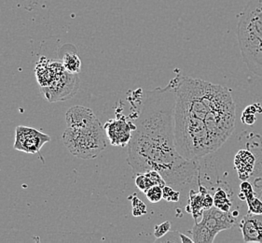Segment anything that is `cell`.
<instances>
[{"instance_id":"1","label":"cell","mask_w":262,"mask_h":243,"mask_svg":"<svg viewBox=\"0 0 262 243\" xmlns=\"http://www.w3.org/2000/svg\"><path fill=\"white\" fill-rule=\"evenodd\" d=\"M173 79L163 88L147 91L128 144L127 163L134 174L156 170L166 185L177 190L189 185L197 174L196 161L184 158L174 144Z\"/></svg>"},{"instance_id":"2","label":"cell","mask_w":262,"mask_h":243,"mask_svg":"<svg viewBox=\"0 0 262 243\" xmlns=\"http://www.w3.org/2000/svg\"><path fill=\"white\" fill-rule=\"evenodd\" d=\"M173 134L177 143L196 152H216L235 129L236 106L222 85L178 75Z\"/></svg>"},{"instance_id":"3","label":"cell","mask_w":262,"mask_h":243,"mask_svg":"<svg viewBox=\"0 0 262 243\" xmlns=\"http://www.w3.org/2000/svg\"><path fill=\"white\" fill-rule=\"evenodd\" d=\"M242 57L253 74L262 77V0H250L237 27Z\"/></svg>"},{"instance_id":"4","label":"cell","mask_w":262,"mask_h":243,"mask_svg":"<svg viewBox=\"0 0 262 243\" xmlns=\"http://www.w3.org/2000/svg\"><path fill=\"white\" fill-rule=\"evenodd\" d=\"M106 134L97 117L67 125L63 143L71 154L84 160L95 159L106 148Z\"/></svg>"},{"instance_id":"5","label":"cell","mask_w":262,"mask_h":243,"mask_svg":"<svg viewBox=\"0 0 262 243\" xmlns=\"http://www.w3.org/2000/svg\"><path fill=\"white\" fill-rule=\"evenodd\" d=\"M236 224L233 213L213 206L203 212L202 221L195 222L191 230L194 243L214 242L219 233L231 229Z\"/></svg>"},{"instance_id":"6","label":"cell","mask_w":262,"mask_h":243,"mask_svg":"<svg viewBox=\"0 0 262 243\" xmlns=\"http://www.w3.org/2000/svg\"><path fill=\"white\" fill-rule=\"evenodd\" d=\"M51 140L50 136L32 127L19 126L16 127L15 143L13 147L25 153H39L44 144Z\"/></svg>"},{"instance_id":"7","label":"cell","mask_w":262,"mask_h":243,"mask_svg":"<svg viewBox=\"0 0 262 243\" xmlns=\"http://www.w3.org/2000/svg\"><path fill=\"white\" fill-rule=\"evenodd\" d=\"M79 85V77L68 71L47 88H43L44 96L50 102H57L69 99L73 96Z\"/></svg>"},{"instance_id":"8","label":"cell","mask_w":262,"mask_h":243,"mask_svg":"<svg viewBox=\"0 0 262 243\" xmlns=\"http://www.w3.org/2000/svg\"><path fill=\"white\" fill-rule=\"evenodd\" d=\"M104 128L107 139L113 146L124 147L130 143L136 125L122 116L106 121Z\"/></svg>"},{"instance_id":"9","label":"cell","mask_w":262,"mask_h":243,"mask_svg":"<svg viewBox=\"0 0 262 243\" xmlns=\"http://www.w3.org/2000/svg\"><path fill=\"white\" fill-rule=\"evenodd\" d=\"M67 72L62 61L42 58L36 66V75L41 89L47 88Z\"/></svg>"},{"instance_id":"10","label":"cell","mask_w":262,"mask_h":243,"mask_svg":"<svg viewBox=\"0 0 262 243\" xmlns=\"http://www.w3.org/2000/svg\"><path fill=\"white\" fill-rule=\"evenodd\" d=\"M245 242L262 243V214L247 212L240 222Z\"/></svg>"},{"instance_id":"11","label":"cell","mask_w":262,"mask_h":243,"mask_svg":"<svg viewBox=\"0 0 262 243\" xmlns=\"http://www.w3.org/2000/svg\"><path fill=\"white\" fill-rule=\"evenodd\" d=\"M198 187H199L198 193L194 192L193 190H190L189 192V204L186 208V211L192 215L195 222H197V219L199 217L203 216V212L205 211L204 198H205V193L208 192L205 186L202 185L199 171H198Z\"/></svg>"},{"instance_id":"12","label":"cell","mask_w":262,"mask_h":243,"mask_svg":"<svg viewBox=\"0 0 262 243\" xmlns=\"http://www.w3.org/2000/svg\"><path fill=\"white\" fill-rule=\"evenodd\" d=\"M255 157L247 150H241L236 154L234 159V167L242 180H247L254 170Z\"/></svg>"},{"instance_id":"13","label":"cell","mask_w":262,"mask_h":243,"mask_svg":"<svg viewBox=\"0 0 262 243\" xmlns=\"http://www.w3.org/2000/svg\"><path fill=\"white\" fill-rule=\"evenodd\" d=\"M63 68L71 74H78L81 69V61L78 53L69 52L62 58Z\"/></svg>"},{"instance_id":"14","label":"cell","mask_w":262,"mask_h":243,"mask_svg":"<svg viewBox=\"0 0 262 243\" xmlns=\"http://www.w3.org/2000/svg\"><path fill=\"white\" fill-rule=\"evenodd\" d=\"M214 206L216 207L223 212H230L231 207V201L227 195L226 191L221 187H219L214 195Z\"/></svg>"},{"instance_id":"15","label":"cell","mask_w":262,"mask_h":243,"mask_svg":"<svg viewBox=\"0 0 262 243\" xmlns=\"http://www.w3.org/2000/svg\"><path fill=\"white\" fill-rule=\"evenodd\" d=\"M258 104H254V105H250L247 106L245 111L243 112V115L241 117V120L245 125L247 126H252L255 124V121H257V107Z\"/></svg>"},{"instance_id":"16","label":"cell","mask_w":262,"mask_h":243,"mask_svg":"<svg viewBox=\"0 0 262 243\" xmlns=\"http://www.w3.org/2000/svg\"><path fill=\"white\" fill-rule=\"evenodd\" d=\"M136 176H137V177H136V185H137V188L141 191V192H143V193L146 194V192H147L151 186H153L151 180L149 179L148 175H147L146 172H144V173H138V174L136 175Z\"/></svg>"},{"instance_id":"17","label":"cell","mask_w":262,"mask_h":243,"mask_svg":"<svg viewBox=\"0 0 262 243\" xmlns=\"http://www.w3.org/2000/svg\"><path fill=\"white\" fill-rule=\"evenodd\" d=\"M146 196L151 203L160 202L163 199V187L160 185H153L146 192Z\"/></svg>"},{"instance_id":"18","label":"cell","mask_w":262,"mask_h":243,"mask_svg":"<svg viewBox=\"0 0 262 243\" xmlns=\"http://www.w3.org/2000/svg\"><path fill=\"white\" fill-rule=\"evenodd\" d=\"M180 198V192L174 190L172 186L166 185L163 187V199L168 202H178Z\"/></svg>"},{"instance_id":"19","label":"cell","mask_w":262,"mask_h":243,"mask_svg":"<svg viewBox=\"0 0 262 243\" xmlns=\"http://www.w3.org/2000/svg\"><path fill=\"white\" fill-rule=\"evenodd\" d=\"M132 205H133V215L135 217H139L147 213V206L143 203L138 197L135 196L132 198Z\"/></svg>"},{"instance_id":"20","label":"cell","mask_w":262,"mask_h":243,"mask_svg":"<svg viewBox=\"0 0 262 243\" xmlns=\"http://www.w3.org/2000/svg\"><path fill=\"white\" fill-rule=\"evenodd\" d=\"M171 230V222L169 221H165L161 225L155 226L154 228V236L156 239L163 238L165 235H167L168 233Z\"/></svg>"},{"instance_id":"21","label":"cell","mask_w":262,"mask_h":243,"mask_svg":"<svg viewBox=\"0 0 262 243\" xmlns=\"http://www.w3.org/2000/svg\"><path fill=\"white\" fill-rule=\"evenodd\" d=\"M248 212L255 214H262V201L255 196L247 200Z\"/></svg>"},{"instance_id":"22","label":"cell","mask_w":262,"mask_h":243,"mask_svg":"<svg viewBox=\"0 0 262 243\" xmlns=\"http://www.w3.org/2000/svg\"><path fill=\"white\" fill-rule=\"evenodd\" d=\"M240 190H241L243 199L246 201L255 196V192L252 187L251 184L248 183L247 180H243V183L240 185Z\"/></svg>"},{"instance_id":"23","label":"cell","mask_w":262,"mask_h":243,"mask_svg":"<svg viewBox=\"0 0 262 243\" xmlns=\"http://www.w3.org/2000/svg\"><path fill=\"white\" fill-rule=\"evenodd\" d=\"M179 238H180V242L194 243L192 238H189V237L186 236L185 234H182V233H179Z\"/></svg>"},{"instance_id":"24","label":"cell","mask_w":262,"mask_h":243,"mask_svg":"<svg viewBox=\"0 0 262 243\" xmlns=\"http://www.w3.org/2000/svg\"><path fill=\"white\" fill-rule=\"evenodd\" d=\"M261 180H262V179H261Z\"/></svg>"}]
</instances>
